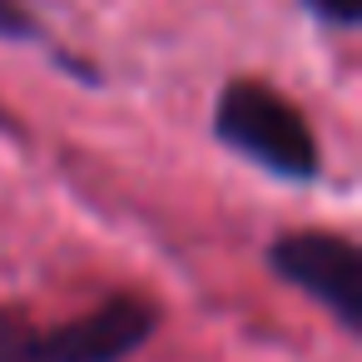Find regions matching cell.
Returning a JSON list of instances; mask_svg holds the SVG:
<instances>
[{"label":"cell","instance_id":"6da1fadb","mask_svg":"<svg viewBox=\"0 0 362 362\" xmlns=\"http://www.w3.org/2000/svg\"><path fill=\"white\" fill-rule=\"evenodd\" d=\"M154 327L159 308L139 293H115L55 327H30L0 313V362H124L154 337Z\"/></svg>","mask_w":362,"mask_h":362},{"label":"cell","instance_id":"7a4b0ae2","mask_svg":"<svg viewBox=\"0 0 362 362\" xmlns=\"http://www.w3.org/2000/svg\"><path fill=\"white\" fill-rule=\"evenodd\" d=\"M218 139L278 179H317V144L298 105L258 80H233L214 110Z\"/></svg>","mask_w":362,"mask_h":362},{"label":"cell","instance_id":"3957f363","mask_svg":"<svg viewBox=\"0 0 362 362\" xmlns=\"http://www.w3.org/2000/svg\"><path fill=\"white\" fill-rule=\"evenodd\" d=\"M268 263L283 283L303 288L313 303H322L347 332H357L362 322V258L352 248V238L342 233H288L268 248Z\"/></svg>","mask_w":362,"mask_h":362},{"label":"cell","instance_id":"277c9868","mask_svg":"<svg viewBox=\"0 0 362 362\" xmlns=\"http://www.w3.org/2000/svg\"><path fill=\"white\" fill-rule=\"evenodd\" d=\"M308 11H313L317 21L337 25V30H352V25L362 21V0H308Z\"/></svg>","mask_w":362,"mask_h":362},{"label":"cell","instance_id":"5b68a950","mask_svg":"<svg viewBox=\"0 0 362 362\" xmlns=\"http://www.w3.org/2000/svg\"><path fill=\"white\" fill-rule=\"evenodd\" d=\"M0 40H35V21L21 11V0H0Z\"/></svg>","mask_w":362,"mask_h":362},{"label":"cell","instance_id":"8992f818","mask_svg":"<svg viewBox=\"0 0 362 362\" xmlns=\"http://www.w3.org/2000/svg\"><path fill=\"white\" fill-rule=\"evenodd\" d=\"M0 124H6V119H0Z\"/></svg>","mask_w":362,"mask_h":362}]
</instances>
